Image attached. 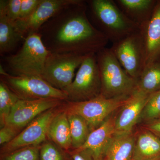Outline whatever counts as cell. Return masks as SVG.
I'll use <instances>...</instances> for the list:
<instances>
[{
    "label": "cell",
    "instance_id": "obj_1",
    "mask_svg": "<svg viewBox=\"0 0 160 160\" xmlns=\"http://www.w3.org/2000/svg\"><path fill=\"white\" fill-rule=\"evenodd\" d=\"M86 3L66 7L40 28L38 33L48 51L86 55L106 47L109 40L89 21Z\"/></svg>",
    "mask_w": 160,
    "mask_h": 160
},
{
    "label": "cell",
    "instance_id": "obj_21",
    "mask_svg": "<svg viewBox=\"0 0 160 160\" xmlns=\"http://www.w3.org/2000/svg\"><path fill=\"white\" fill-rule=\"evenodd\" d=\"M25 38L18 29L15 23L10 22L6 15L0 13V52L12 51Z\"/></svg>",
    "mask_w": 160,
    "mask_h": 160
},
{
    "label": "cell",
    "instance_id": "obj_4",
    "mask_svg": "<svg viewBox=\"0 0 160 160\" xmlns=\"http://www.w3.org/2000/svg\"><path fill=\"white\" fill-rule=\"evenodd\" d=\"M49 52L38 33H32L16 54L6 58V62L13 76L42 77Z\"/></svg>",
    "mask_w": 160,
    "mask_h": 160
},
{
    "label": "cell",
    "instance_id": "obj_27",
    "mask_svg": "<svg viewBox=\"0 0 160 160\" xmlns=\"http://www.w3.org/2000/svg\"><path fill=\"white\" fill-rule=\"evenodd\" d=\"M22 0H1L0 13L5 14L9 21L15 23L19 17Z\"/></svg>",
    "mask_w": 160,
    "mask_h": 160
},
{
    "label": "cell",
    "instance_id": "obj_16",
    "mask_svg": "<svg viewBox=\"0 0 160 160\" xmlns=\"http://www.w3.org/2000/svg\"><path fill=\"white\" fill-rule=\"evenodd\" d=\"M124 14L140 28L151 18L157 0H115Z\"/></svg>",
    "mask_w": 160,
    "mask_h": 160
},
{
    "label": "cell",
    "instance_id": "obj_10",
    "mask_svg": "<svg viewBox=\"0 0 160 160\" xmlns=\"http://www.w3.org/2000/svg\"><path fill=\"white\" fill-rule=\"evenodd\" d=\"M57 109L47 110L32 121L14 139L1 147V155L26 146L42 145L48 139L49 124Z\"/></svg>",
    "mask_w": 160,
    "mask_h": 160
},
{
    "label": "cell",
    "instance_id": "obj_30",
    "mask_svg": "<svg viewBox=\"0 0 160 160\" xmlns=\"http://www.w3.org/2000/svg\"><path fill=\"white\" fill-rule=\"evenodd\" d=\"M68 152L72 160H94L91 152L88 149H71Z\"/></svg>",
    "mask_w": 160,
    "mask_h": 160
},
{
    "label": "cell",
    "instance_id": "obj_3",
    "mask_svg": "<svg viewBox=\"0 0 160 160\" xmlns=\"http://www.w3.org/2000/svg\"><path fill=\"white\" fill-rule=\"evenodd\" d=\"M102 84L101 94L107 98L129 96L137 81L126 73L110 48L105 47L96 53Z\"/></svg>",
    "mask_w": 160,
    "mask_h": 160
},
{
    "label": "cell",
    "instance_id": "obj_24",
    "mask_svg": "<svg viewBox=\"0 0 160 160\" xmlns=\"http://www.w3.org/2000/svg\"><path fill=\"white\" fill-rule=\"evenodd\" d=\"M40 156V160H72L68 151L49 139L41 145Z\"/></svg>",
    "mask_w": 160,
    "mask_h": 160
},
{
    "label": "cell",
    "instance_id": "obj_9",
    "mask_svg": "<svg viewBox=\"0 0 160 160\" xmlns=\"http://www.w3.org/2000/svg\"><path fill=\"white\" fill-rule=\"evenodd\" d=\"M110 49L126 73L137 80L146 66V53L141 29L113 43Z\"/></svg>",
    "mask_w": 160,
    "mask_h": 160
},
{
    "label": "cell",
    "instance_id": "obj_14",
    "mask_svg": "<svg viewBox=\"0 0 160 160\" xmlns=\"http://www.w3.org/2000/svg\"><path fill=\"white\" fill-rule=\"evenodd\" d=\"M116 117L112 114L99 127L92 131L86 143L79 149L89 150L94 160H104L106 150L116 132Z\"/></svg>",
    "mask_w": 160,
    "mask_h": 160
},
{
    "label": "cell",
    "instance_id": "obj_13",
    "mask_svg": "<svg viewBox=\"0 0 160 160\" xmlns=\"http://www.w3.org/2000/svg\"><path fill=\"white\" fill-rule=\"evenodd\" d=\"M150 95L133 92L129 101L121 108L115 120L116 132L133 131Z\"/></svg>",
    "mask_w": 160,
    "mask_h": 160
},
{
    "label": "cell",
    "instance_id": "obj_6",
    "mask_svg": "<svg viewBox=\"0 0 160 160\" xmlns=\"http://www.w3.org/2000/svg\"><path fill=\"white\" fill-rule=\"evenodd\" d=\"M64 92L69 102H79L94 98L101 94L102 84L96 53L87 56L83 61L71 85Z\"/></svg>",
    "mask_w": 160,
    "mask_h": 160
},
{
    "label": "cell",
    "instance_id": "obj_2",
    "mask_svg": "<svg viewBox=\"0 0 160 160\" xmlns=\"http://www.w3.org/2000/svg\"><path fill=\"white\" fill-rule=\"evenodd\" d=\"M87 3L95 27L112 44L141 29L124 14L114 0H91Z\"/></svg>",
    "mask_w": 160,
    "mask_h": 160
},
{
    "label": "cell",
    "instance_id": "obj_22",
    "mask_svg": "<svg viewBox=\"0 0 160 160\" xmlns=\"http://www.w3.org/2000/svg\"><path fill=\"white\" fill-rule=\"evenodd\" d=\"M67 115L70 126L72 149H79L86 143L91 129L87 122L82 117L74 114Z\"/></svg>",
    "mask_w": 160,
    "mask_h": 160
},
{
    "label": "cell",
    "instance_id": "obj_31",
    "mask_svg": "<svg viewBox=\"0 0 160 160\" xmlns=\"http://www.w3.org/2000/svg\"><path fill=\"white\" fill-rule=\"evenodd\" d=\"M143 127L148 129L160 139V118L145 123Z\"/></svg>",
    "mask_w": 160,
    "mask_h": 160
},
{
    "label": "cell",
    "instance_id": "obj_20",
    "mask_svg": "<svg viewBox=\"0 0 160 160\" xmlns=\"http://www.w3.org/2000/svg\"><path fill=\"white\" fill-rule=\"evenodd\" d=\"M160 90V59L147 64L137 81L133 92L150 95Z\"/></svg>",
    "mask_w": 160,
    "mask_h": 160
},
{
    "label": "cell",
    "instance_id": "obj_18",
    "mask_svg": "<svg viewBox=\"0 0 160 160\" xmlns=\"http://www.w3.org/2000/svg\"><path fill=\"white\" fill-rule=\"evenodd\" d=\"M136 133L115 132L106 150L104 160H132Z\"/></svg>",
    "mask_w": 160,
    "mask_h": 160
},
{
    "label": "cell",
    "instance_id": "obj_5",
    "mask_svg": "<svg viewBox=\"0 0 160 160\" xmlns=\"http://www.w3.org/2000/svg\"><path fill=\"white\" fill-rule=\"evenodd\" d=\"M130 96L107 98L100 94L94 98L83 102L65 101L60 108L67 114L82 117L88 123L92 131L99 127L113 112L125 105Z\"/></svg>",
    "mask_w": 160,
    "mask_h": 160
},
{
    "label": "cell",
    "instance_id": "obj_17",
    "mask_svg": "<svg viewBox=\"0 0 160 160\" xmlns=\"http://www.w3.org/2000/svg\"><path fill=\"white\" fill-rule=\"evenodd\" d=\"M132 160H160V139L148 129L136 133Z\"/></svg>",
    "mask_w": 160,
    "mask_h": 160
},
{
    "label": "cell",
    "instance_id": "obj_7",
    "mask_svg": "<svg viewBox=\"0 0 160 160\" xmlns=\"http://www.w3.org/2000/svg\"><path fill=\"white\" fill-rule=\"evenodd\" d=\"M89 55L49 52L42 78L54 88L64 91L74 79L76 69Z\"/></svg>",
    "mask_w": 160,
    "mask_h": 160
},
{
    "label": "cell",
    "instance_id": "obj_28",
    "mask_svg": "<svg viewBox=\"0 0 160 160\" xmlns=\"http://www.w3.org/2000/svg\"><path fill=\"white\" fill-rule=\"evenodd\" d=\"M41 2V0H22L19 17L18 21H23L29 18Z\"/></svg>",
    "mask_w": 160,
    "mask_h": 160
},
{
    "label": "cell",
    "instance_id": "obj_26",
    "mask_svg": "<svg viewBox=\"0 0 160 160\" xmlns=\"http://www.w3.org/2000/svg\"><path fill=\"white\" fill-rule=\"evenodd\" d=\"M41 146H26L1 155L0 160H40Z\"/></svg>",
    "mask_w": 160,
    "mask_h": 160
},
{
    "label": "cell",
    "instance_id": "obj_23",
    "mask_svg": "<svg viewBox=\"0 0 160 160\" xmlns=\"http://www.w3.org/2000/svg\"><path fill=\"white\" fill-rule=\"evenodd\" d=\"M19 99L3 82H0V126H5L12 109Z\"/></svg>",
    "mask_w": 160,
    "mask_h": 160
},
{
    "label": "cell",
    "instance_id": "obj_32",
    "mask_svg": "<svg viewBox=\"0 0 160 160\" xmlns=\"http://www.w3.org/2000/svg\"><path fill=\"white\" fill-rule=\"evenodd\" d=\"M0 74L1 76H7L9 74L6 72V69L2 65H0Z\"/></svg>",
    "mask_w": 160,
    "mask_h": 160
},
{
    "label": "cell",
    "instance_id": "obj_33",
    "mask_svg": "<svg viewBox=\"0 0 160 160\" xmlns=\"http://www.w3.org/2000/svg\"></svg>",
    "mask_w": 160,
    "mask_h": 160
},
{
    "label": "cell",
    "instance_id": "obj_8",
    "mask_svg": "<svg viewBox=\"0 0 160 160\" xmlns=\"http://www.w3.org/2000/svg\"><path fill=\"white\" fill-rule=\"evenodd\" d=\"M1 81L8 86L19 99L34 100L44 98L67 100V93L54 88L38 76H1Z\"/></svg>",
    "mask_w": 160,
    "mask_h": 160
},
{
    "label": "cell",
    "instance_id": "obj_15",
    "mask_svg": "<svg viewBox=\"0 0 160 160\" xmlns=\"http://www.w3.org/2000/svg\"><path fill=\"white\" fill-rule=\"evenodd\" d=\"M140 29L145 46L146 66L160 59V0L157 1L151 18Z\"/></svg>",
    "mask_w": 160,
    "mask_h": 160
},
{
    "label": "cell",
    "instance_id": "obj_29",
    "mask_svg": "<svg viewBox=\"0 0 160 160\" xmlns=\"http://www.w3.org/2000/svg\"><path fill=\"white\" fill-rule=\"evenodd\" d=\"M21 132L13 127L7 125L1 128L0 144L1 146H4L14 139Z\"/></svg>",
    "mask_w": 160,
    "mask_h": 160
},
{
    "label": "cell",
    "instance_id": "obj_25",
    "mask_svg": "<svg viewBox=\"0 0 160 160\" xmlns=\"http://www.w3.org/2000/svg\"><path fill=\"white\" fill-rule=\"evenodd\" d=\"M160 118V90H159L149 96L142 112L138 123L149 122Z\"/></svg>",
    "mask_w": 160,
    "mask_h": 160
},
{
    "label": "cell",
    "instance_id": "obj_19",
    "mask_svg": "<svg viewBox=\"0 0 160 160\" xmlns=\"http://www.w3.org/2000/svg\"><path fill=\"white\" fill-rule=\"evenodd\" d=\"M48 138L66 151L72 149L70 126L68 115L65 111L58 107L52 119L48 131Z\"/></svg>",
    "mask_w": 160,
    "mask_h": 160
},
{
    "label": "cell",
    "instance_id": "obj_12",
    "mask_svg": "<svg viewBox=\"0 0 160 160\" xmlns=\"http://www.w3.org/2000/svg\"><path fill=\"white\" fill-rule=\"evenodd\" d=\"M82 0H41L36 9L28 18L15 22L18 29L25 38L38 33L40 28L52 18L66 7L78 4Z\"/></svg>",
    "mask_w": 160,
    "mask_h": 160
},
{
    "label": "cell",
    "instance_id": "obj_11",
    "mask_svg": "<svg viewBox=\"0 0 160 160\" xmlns=\"http://www.w3.org/2000/svg\"><path fill=\"white\" fill-rule=\"evenodd\" d=\"M64 101L54 98L34 100L19 99L12 109L6 121L7 125L22 131L40 114L57 108Z\"/></svg>",
    "mask_w": 160,
    "mask_h": 160
}]
</instances>
